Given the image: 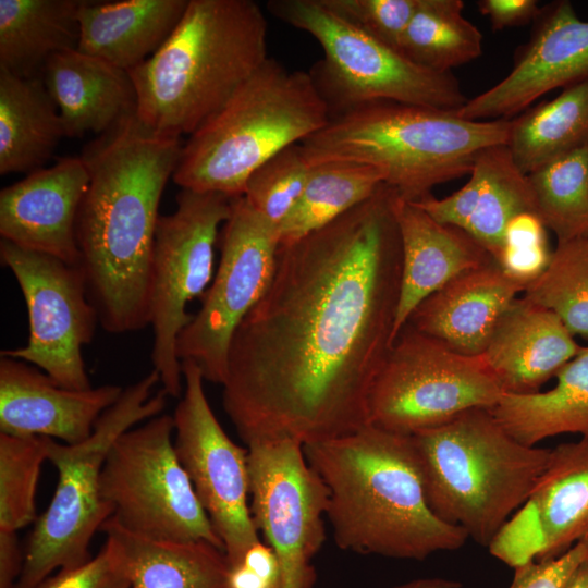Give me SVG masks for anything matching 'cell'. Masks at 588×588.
I'll list each match as a JSON object with an SVG mask.
<instances>
[{"mask_svg":"<svg viewBox=\"0 0 588 588\" xmlns=\"http://www.w3.org/2000/svg\"><path fill=\"white\" fill-rule=\"evenodd\" d=\"M394 196L382 184L327 226L279 245L269 286L233 335L222 384L246 445L278 437L305 445L369 425L401 291Z\"/></svg>","mask_w":588,"mask_h":588,"instance_id":"6da1fadb","label":"cell"},{"mask_svg":"<svg viewBox=\"0 0 588 588\" xmlns=\"http://www.w3.org/2000/svg\"><path fill=\"white\" fill-rule=\"evenodd\" d=\"M184 142L136 115L88 143L79 156L89 184L76 223L78 268L99 323L122 334L149 326L158 209Z\"/></svg>","mask_w":588,"mask_h":588,"instance_id":"7a4b0ae2","label":"cell"},{"mask_svg":"<svg viewBox=\"0 0 588 588\" xmlns=\"http://www.w3.org/2000/svg\"><path fill=\"white\" fill-rule=\"evenodd\" d=\"M304 452L328 487L327 516L339 548L420 561L468 539L430 509L409 436L369 424L305 444Z\"/></svg>","mask_w":588,"mask_h":588,"instance_id":"3957f363","label":"cell"},{"mask_svg":"<svg viewBox=\"0 0 588 588\" xmlns=\"http://www.w3.org/2000/svg\"><path fill=\"white\" fill-rule=\"evenodd\" d=\"M268 22L253 0H189L173 33L128 71L137 119L188 136L213 117L268 57Z\"/></svg>","mask_w":588,"mask_h":588,"instance_id":"277c9868","label":"cell"},{"mask_svg":"<svg viewBox=\"0 0 588 588\" xmlns=\"http://www.w3.org/2000/svg\"><path fill=\"white\" fill-rule=\"evenodd\" d=\"M511 121H473L456 111L375 101L331 115L301 145L311 166H370L401 198L417 201L434 186L469 174L485 148L506 144Z\"/></svg>","mask_w":588,"mask_h":588,"instance_id":"5b68a950","label":"cell"},{"mask_svg":"<svg viewBox=\"0 0 588 588\" xmlns=\"http://www.w3.org/2000/svg\"><path fill=\"white\" fill-rule=\"evenodd\" d=\"M409 437L432 512L483 547L528 501L551 450L518 442L485 407Z\"/></svg>","mask_w":588,"mask_h":588,"instance_id":"8992f818","label":"cell"},{"mask_svg":"<svg viewBox=\"0 0 588 588\" xmlns=\"http://www.w3.org/2000/svg\"><path fill=\"white\" fill-rule=\"evenodd\" d=\"M330 118L310 72L269 58L189 135L172 179L184 189L243 196L260 166L322 130Z\"/></svg>","mask_w":588,"mask_h":588,"instance_id":"52a82bcc","label":"cell"},{"mask_svg":"<svg viewBox=\"0 0 588 588\" xmlns=\"http://www.w3.org/2000/svg\"><path fill=\"white\" fill-rule=\"evenodd\" d=\"M158 383L159 375L152 369L123 389L91 434L78 443L42 437L47 461L54 466L58 480L48 507L29 535L14 588H36L53 572L79 566L91 558L93 537L113 515L100 489L106 457L123 432L162 413L169 395L162 389L152 393Z\"/></svg>","mask_w":588,"mask_h":588,"instance_id":"ba28073f","label":"cell"},{"mask_svg":"<svg viewBox=\"0 0 588 588\" xmlns=\"http://www.w3.org/2000/svg\"><path fill=\"white\" fill-rule=\"evenodd\" d=\"M268 9L321 46L323 58L310 74L331 115L375 101L450 111L467 101L452 72L414 63L342 19L323 0H272Z\"/></svg>","mask_w":588,"mask_h":588,"instance_id":"9c48e42d","label":"cell"},{"mask_svg":"<svg viewBox=\"0 0 588 588\" xmlns=\"http://www.w3.org/2000/svg\"><path fill=\"white\" fill-rule=\"evenodd\" d=\"M111 518L136 536L167 542L223 543L174 449L173 416L160 414L123 432L100 477Z\"/></svg>","mask_w":588,"mask_h":588,"instance_id":"30bf717a","label":"cell"},{"mask_svg":"<svg viewBox=\"0 0 588 588\" xmlns=\"http://www.w3.org/2000/svg\"><path fill=\"white\" fill-rule=\"evenodd\" d=\"M504 394L483 355H464L406 323L372 384L369 424L402 436L461 413L491 408Z\"/></svg>","mask_w":588,"mask_h":588,"instance_id":"8fae6325","label":"cell"},{"mask_svg":"<svg viewBox=\"0 0 588 588\" xmlns=\"http://www.w3.org/2000/svg\"><path fill=\"white\" fill-rule=\"evenodd\" d=\"M231 199L182 188L175 210L157 222L149 289L150 358L161 389L172 397L184 389L176 340L193 318L186 306L201 298L212 281L215 245L220 224L230 217Z\"/></svg>","mask_w":588,"mask_h":588,"instance_id":"7c38bea8","label":"cell"},{"mask_svg":"<svg viewBox=\"0 0 588 588\" xmlns=\"http://www.w3.org/2000/svg\"><path fill=\"white\" fill-rule=\"evenodd\" d=\"M221 254L196 315L176 340V355L194 362L205 381L223 384L233 335L272 279L280 245L278 226L244 196L231 199L223 223Z\"/></svg>","mask_w":588,"mask_h":588,"instance_id":"4fadbf2b","label":"cell"},{"mask_svg":"<svg viewBox=\"0 0 588 588\" xmlns=\"http://www.w3.org/2000/svg\"><path fill=\"white\" fill-rule=\"evenodd\" d=\"M247 466L252 518L279 559L280 588H313L311 560L326 540L328 487L304 444L290 437L248 443Z\"/></svg>","mask_w":588,"mask_h":588,"instance_id":"5bb4252c","label":"cell"},{"mask_svg":"<svg viewBox=\"0 0 588 588\" xmlns=\"http://www.w3.org/2000/svg\"><path fill=\"white\" fill-rule=\"evenodd\" d=\"M0 260L17 282L29 329L24 346L1 355L35 365L61 387L91 388L83 347L93 341L99 319L79 268L4 240Z\"/></svg>","mask_w":588,"mask_h":588,"instance_id":"9a60e30c","label":"cell"},{"mask_svg":"<svg viewBox=\"0 0 588 588\" xmlns=\"http://www.w3.org/2000/svg\"><path fill=\"white\" fill-rule=\"evenodd\" d=\"M182 371L183 394L173 414L174 449L231 567L259 541L248 505L247 448L233 442L221 427L198 366L184 360Z\"/></svg>","mask_w":588,"mask_h":588,"instance_id":"2e32d148","label":"cell"},{"mask_svg":"<svg viewBox=\"0 0 588 588\" xmlns=\"http://www.w3.org/2000/svg\"><path fill=\"white\" fill-rule=\"evenodd\" d=\"M588 78V21L567 0L540 7L528 41L499 83L467 99L456 111L464 119H512L544 94Z\"/></svg>","mask_w":588,"mask_h":588,"instance_id":"e0dca14e","label":"cell"},{"mask_svg":"<svg viewBox=\"0 0 588 588\" xmlns=\"http://www.w3.org/2000/svg\"><path fill=\"white\" fill-rule=\"evenodd\" d=\"M88 184L83 159L64 157L3 187L1 240L78 266L76 223Z\"/></svg>","mask_w":588,"mask_h":588,"instance_id":"ac0fdd59","label":"cell"},{"mask_svg":"<svg viewBox=\"0 0 588 588\" xmlns=\"http://www.w3.org/2000/svg\"><path fill=\"white\" fill-rule=\"evenodd\" d=\"M122 392L115 384L68 389L30 364L0 355V432L78 443Z\"/></svg>","mask_w":588,"mask_h":588,"instance_id":"d6986e66","label":"cell"},{"mask_svg":"<svg viewBox=\"0 0 588 588\" xmlns=\"http://www.w3.org/2000/svg\"><path fill=\"white\" fill-rule=\"evenodd\" d=\"M413 203L438 222L464 230L495 261L509 223L523 213L538 216L528 174L516 164L506 144L481 150L469 180L455 193L444 198L429 194Z\"/></svg>","mask_w":588,"mask_h":588,"instance_id":"ffe728a7","label":"cell"},{"mask_svg":"<svg viewBox=\"0 0 588 588\" xmlns=\"http://www.w3.org/2000/svg\"><path fill=\"white\" fill-rule=\"evenodd\" d=\"M402 245V279L394 341L416 307L458 274L495 261L464 230L434 220L415 203L393 199Z\"/></svg>","mask_w":588,"mask_h":588,"instance_id":"44dd1931","label":"cell"},{"mask_svg":"<svg viewBox=\"0 0 588 588\" xmlns=\"http://www.w3.org/2000/svg\"><path fill=\"white\" fill-rule=\"evenodd\" d=\"M581 348L555 313L523 296L504 311L482 355L504 393L528 394Z\"/></svg>","mask_w":588,"mask_h":588,"instance_id":"7402d4cb","label":"cell"},{"mask_svg":"<svg viewBox=\"0 0 588 588\" xmlns=\"http://www.w3.org/2000/svg\"><path fill=\"white\" fill-rule=\"evenodd\" d=\"M526 287L493 261L449 281L422 301L406 323L457 353L482 355L500 318Z\"/></svg>","mask_w":588,"mask_h":588,"instance_id":"603a6c76","label":"cell"},{"mask_svg":"<svg viewBox=\"0 0 588 588\" xmlns=\"http://www.w3.org/2000/svg\"><path fill=\"white\" fill-rule=\"evenodd\" d=\"M42 79L65 137L100 135L136 115L137 94L130 73L78 49L51 57Z\"/></svg>","mask_w":588,"mask_h":588,"instance_id":"cb8c5ba5","label":"cell"},{"mask_svg":"<svg viewBox=\"0 0 588 588\" xmlns=\"http://www.w3.org/2000/svg\"><path fill=\"white\" fill-rule=\"evenodd\" d=\"M189 0L84 1L77 49L119 69L138 66L168 40Z\"/></svg>","mask_w":588,"mask_h":588,"instance_id":"d4e9b609","label":"cell"},{"mask_svg":"<svg viewBox=\"0 0 588 588\" xmlns=\"http://www.w3.org/2000/svg\"><path fill=\"white\" fill-rule=\"evenodd\" d=\"M527 502L535 510L540 537L532 560L558 558L588 539V437L550 450Z\"/></svg>","mask_w":588,"mask_h":588,"instance_id":"484cf974","label":"cell"},{"mask_svg":"<svg viewBox=\"0 0 588 588\" xmlns=\"http://www.w3.org/2000/svg\"><path fill=\"white\" fill-rule=\"evenodd\" d=\"M83 0H0V70L42 77L57 53L77 49Z\"/></svg>","mask_w":588,"mask_h":588,"instance_id":"4316f807","label":"cell"},{"mask_svg":"<svg viewBox=\"0 0 588 588\" xmlns=\"http://www.w3.org/2000/svg\"><path fill=\"white\" fill-rule=\"evenodd\" d=\"M65 137L58 108L42 77L0 70V174L42 169Z\"/></svg>","mask_w":588,"mask_h":588,"instance_id":"83f0119b","label":"cell"},{"mask_svg":"<svg viewBox=\"0 0 588 588\" xmlns=\"http://www.w3.org/2000/svg\"><path fill=\"white\" fill-rule=\"evenodd\" d=\"M546 392L504 393L489 408L499 424L518 442L536 446L563 433L588 437V346L556 375Z\"/></svg>","mask_w":588,"mask_h":588,"instance_id":"f1b7e54d","label":"cell"},{"mask_svg":"<svg viewBox=\"0 0 588 588\" xmlns=\"http://www.w3.org/2000/svg\"><path fill=\"white\" fill-rule=\"evenodd\" d=\"M120 544L132 588H230L224 551L209 542H167L128 532L111 517L100 529Z\"/></svg>","mask_w":588,"mask_h":588,"instance_id":"f546056e","label":"cell"},{"mask_svg":"<svg viewBox=\"0 0 588 588\" xmlns=\"http://www.w3.org/2000/svg\"><path fill=\"white\" fill-rule=\"evenodd\" d=\"M506 145L526 174L559 156L588 147V78L512 118Z\"/></svg>","mask_w":588,"mask_h":588,"instance_id":"4dcf8cb0","label":"cell"},{"mask_svg":"<svg viewBox=\"0 0 588 588\" xmlns=\"http://www.w3.org/2000/svg\"><path fill=\"white\" fill-rule=\"evenodd\" d=\"M384 184L375 168L350 161L313 166L297 204L279 225L280 244L318 231L371 197Z\"/></svg>","mask_w":588,"mask_h":588,"instance_id":"1f68e13d","label":"cell"},{"mask_svg":"<svg viewBox=\"0 0 588 588\" xmlns=\"http://www.w3.org/2000/svg\"><path fill=\"white\" fill-rule=\"evenodd\" d=\"M462 0H417L401 52L414 63L440 73L482 53V35L464 14Z\"/></svg>","mask_w":588,"mask_h":588,"instance_id":"d6a6232c","label":"cell"},{"mask_svg":"<svg viewBox=\"0 0 588 588\" xmlns=\"http://www.w3.org/2000/svg\"><path fill=\"white\" fill-rule=\"evenodd\" d=\"M528 177L538 216L558 242L588 234V147L543 163Z\"/></svg>","mask_w":588,"mask_h":588,"instance_id":"836d02e7","label":"cell"},{"mask_svg":"<svg viewBox=\"0 0 588 588\" xmlns=\"http://www.w3.org/2000/svg\"><path fill=\"white\" fill-rule=\"evenodd\" d=\"M524 297L555 313L573 335L588 340V234L558 242Z\"/></svg>","mask_w":588,"mask_h":588,"instance_id":"e575fe53","label":"cell"},{"mask_svg":"<svg viewBox=\"0 0 588 588\" xmlns=\"http://www.w3.org/2000/svg\"><path fill=\"white\" fill-rule=\"evenodd\" d=\"M45 461L42 437L0 432V531L17 532L37 520L36 489Z\"/></svg>","mask_w":588,"mask_h":588,"instance_id":"d590c367","label":"cell"},{"mask_svg":"<svg viewBox=\"0 0 588 588\" xmlns=\"http://www.w3.org/2000/svg\"><path fill=\"white\" fill-rule=\"evenodd\" d=\"M311 168L302 145H292L249 176L243 196L257 212L279 228L301 198Z\"/></svg>","mask_w":588,"mask_h":588,"instance_id":"8d00e7d4","label":"cell"},{"mask_svg":"<svg viewBox=\"0 0 588 588\" xmlns=\"http://www.w3.org/2000/svg\"><path fill=\"white\" fill-rule=\"evenodd\" d=\"M551 254L541 219L534 213H523L509 223L495 262L510 278L528 286L546 270Z\"/></svg>","mask_w":588,"mask_h":588,"instance_id":"74e56055","label":"cell"},{"mask_svg":"<svg viewBox=\"0 0 588 588\" xmlns=\"http://www.w3.org/2000/svg\"><path fill=\"white\" fill-rule=\"evenodd\" d=\"M342 19L401 51L417 0H323Z\"/></svg>","mask_w":588,"mask_h":588,"instance_id":"f35d334b","label":"cell"},{"mask_svg":"<svg viewBox=\"0 0 588 588\" xmlns=\"http://www.w3.org/2000/svg\"><path fill=\"white\" fill-rule=\"evenodd\" d=\"M36 588H132V581L119 542L106 535L95 556L79 566L57 571Z\"/></svg>","mask_w":588,"mask_h":588,"instance_id":"ab89813d","label":"cell"},{"mask_svg":"<svg viewBox=\"0 0 588 588\" xmlns=\"http://www.w3.org/2000/svg\"><path fill=\"white\" fill-rule=\"evenodd\" d=\"M588 559V539H584L562 555L528 561L516 566L509 588H563L573 572Z\"/></svg>","mask_w":588,"mask_h":588,"instance_id":"60d3db41","label":"cell"},{"mask_svg":"<svg viewBox=\"0 0 588 588\" xmlns=\"http://www.w3.org/2000/svg\"><path fill=\"white\" fill-rule=\"evenodd\" d=\"M477 8L489 19L493 30L534 22L540 11L536 0H480Z\"/></svg>","mask_w":588,"mask_h":588,"instance_id":"b9f144b4","label":"cell"},{"mask_svg":"<svg viewBox=\"0 0 588 588\" xmlns=\"http://www.w3.org/2000/svg\"><path fill=\"white\" fill-rule=\"evenodd\" d=\"M24 552L16 532L0 531V588H14L21 575Z\"/></svg>","mask_w":588,"mask_h":588,"instance_id":"7bdbcfd3","label":"cell"},{"mask_svg":"<svg viewBox=\"0 0 588 588\" xmlns=\"http://www.w3.org/2000/svg\"><path fill=\"white\" fill-rule=\"evenodd\" d=\"M240 563L245 564L256 574L280 588L281 567L273 549L260 540L254 543L244 554Z\"/></svg>","mask_w":588,"mask_h":588,"instance_id":"ee69618b","label":"cell"},{"mask_svg":"<svg viewBox=\"0 0 588 588\" xmlns=\"http://www.w3.org/2000/svg\"><path fill=\"white\" fill-rule=\"evenodd\" d=\"M230 588H277L243 563L230 567Z\"/></svg>","mask_w":588,"mask_h":588,"instance_id":"f6af8a7d","label":"cell"},{"mask_svg":"<svg viewBox=\"0 0 588 588\" xmlns=\"http://www.w3.org/2000/svg\"><path fill=\"white\" fill-rule=\"evenodd\" d=\"M391 588H462V583L443 577H425L413 579Z\"/></svg>","mask_w":588,"mask_h":588,"instance_id":"bcb514c9","label":"cell"},{"mask_svg":"<svg viewBox=\"0 0 588 588\" xmlns=\"http://www.w3.org/2000/svg\"><path fill=\"white\" fill-rule=\"evenodd\" d=\"M563 588H588V559L573 572Z\"/></svg>","mask_w":588,"mask_h":588,"instance_id":"7dc6e473","label":"cell"}]
</instances>
